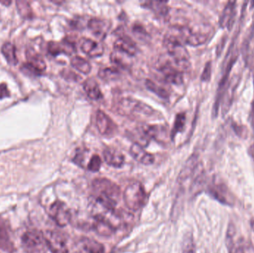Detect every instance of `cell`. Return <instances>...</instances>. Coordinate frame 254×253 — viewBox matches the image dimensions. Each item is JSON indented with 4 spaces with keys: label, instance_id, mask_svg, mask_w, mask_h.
Masks as SVG:
<instances>
[{
    "label": "cell",
    "instance_id": "28",
    "mask_svg": "<svg viewBox=\"0 0 254 253\" xmlns=\"http://www.w3.org/2000/svg\"><path fill=\"white\" fill-rule=\"evenodd\" d=\"M100 78L105 81L117 80L120 76V72L117 68L105 67L100 69L98 72Z\"/></svg>",
    "mask_w": 254,
    "mask_h": 253
},
{
    "label": "cell",
    "instance_id": "5",
    "mask_svg": "<svg viewBox=\"0 0 254 253\" xmlns=\"http://www.w3.org/2000/svg\"><path fill=\"white\" fill-rule=\"evenodd\" d=\"M22 245L26 253H46L44 233L37 229L29 230L22 237Z\"/></svg>",
    "mask_w": 254,
    "mask_h": 253
},
{
    "label": "cell",
    "instance_id": "12",
    "mask_svg": "<svg viewBox=\"0 0 254 253\" xmlns=\"http://www.w3.org/2000/svg\"><path fill=\"white\" fill-rule=\"evenodd\" d=\"M93 229L98 234L104 236H109L115 233L116 227L111 223L110 221L104 215H98L94 217Z\"/></svg>",
    "mask_w": 254,
    "mask_h": 253
},
{
    "label": "cell",
    "instance_id": "35",
    "mask_svg": "<svg viewBox=\"0 0 254 253\" xmlns=\"http://www.w3.org/2000/svg\"><path fill=\"white\" fill-rule=\"evenodd\" d=\"M101 164H102V161H101V158H100V156L97 155H94L91 157V159H90L87 168H88L89 170L91 171V172H97L101 169Z\"/></svg>",
    "mask_w": 254,
    "mask_h": 253
},
{
    "label": "cell",
    "instance_id": "34",
    "mask_svg": "<svg viewBox=\"0 0 254 253\" xmlns=\"http://www.w3.org/2000/svg\"><path fill=\"white\" fill-rule=\"evenodd\" d=\"M18 11L23 17L30 18L32 15V11L29 2L26 1H18L16 2Z\"/></svg>",
    "mask_w": 254,
    "mask_h": 253
},
{
    "label": "cell",
    "instance_id": "36",
    "mask_svg": "<svg viewBox=\"0 0 254 253\" xmlns=\"http://www.w3.org/2000/svg\"><path fill=\"white\" fill-rule=\"evenodd\" d=\"M211 75V63L210 62H208L205 65L203 73L202 75V81H208L210 78Z\"/></svg>",
    "mask_w": 254,
    "mask_h": 253
},
{
    "label": "cell",
    "instance_id": "1",
    "mask_svg": "<svg viewBox=\"0 0 254 253\" xmlns=\"http://www.w3.org/2000/svg\"><path fill=\"white\" fill-rule=\"evenodd\" d=\"M93 194L98 204L111 212H115L120 200V186L105 178L95 179L91 183Z\"/></svg>",
    "mask_w": 254,
    "mask_h": 253
},
{
    "label": "cell",
    "instance_id": "41",
    "mask_svg": "<svg viewBox=\"0 0 254 253\" xmlns=\"http://www.w3.org/2000/svg\"><path fill=\"white\" fill-rule=\"evenodd\" d=\"M251 227L254 232V218L251 220Z\"/></svg>",
    "mask_w": 254,
    "mask_h": 253
},
{
    "label": "cell",
    "instance_id": "39",
    "mask_svg": "<svg viewBox=\"0 0 254 253\" xmlns=\"http://www.w3.org/2000/svg\"><path fill=\"white\" fill-rule=\"evenodd\" d=\"M10 97V92L5 84H0V99Z\"/></svg>",
    "mask_w": 254,
    "mask_h": 253
},
{
    "label": "cell",
    "instance_id": "2",
    "mask_svg": "<svg viewBox=\"0 0 254 253\" xmlns=\"http://www.w3.org/2000/svg\"><path fill=\"white\" fill-rule=\"evenodd\" d=\"M120 115L138 119H149L157 117V112L149 105L130 97L120 99L116 105Z\"/></svg>",
    "mask_w": 254,
    "mask_h": 253
},
{
    "label": "cell",
    "instance_id": "10",
    "mask_svg": "<svg viewBox=\"0 0 254 253\" xmlns=\"http://www.w3.org/2000/svg\"><path fill=\"white\" fill-rule=\"evenodd\" d=\"M159 71L166 83L174 85L182 84L184 81L182 72L179 70L176 66L174 67L170 63L163 64L159 68Z\"/></svg>",
    "mask_w": 254,
    "mask_h": 253
},
{
    "label": "cell",
    "instance_id": "13",
    "mask_svg": "<svg viewBox=\"0 0 254 253\" xmlns=\"http://www.w3.org/2000/svg\"><path fill=\"white\" fill-rule=\"evenodd\" d=\"M48 51L53 56H58L60 54H72L75 52L76 47L73 42L66 39L61 43L50 42L48 43Z\"/></svg>",
    "mask_w": 254,
    "mask_h": 253
},
{
    "label": "cell",
    "instance_id": "21",
    "mask_svg": "<svg viewBox=\"0 0 254 253\" xmlns=\"http://www.w3.org/2000/svg\"><path fill=\"white\" fill-rule=\"evenodd\" d=\"M236 2H229L222 12V16L219 20L221 27L230 28L232 23H234L236 15Z\"/></svg>",
    "mask_w": 254,
    "mask_h": 253
},
{
    "label": "cell",
    "instance_id": "7",
    "mask_svg": "<svg viewBox=\"0 0 254 253\" xmlns=\"http://www.w3.org/2000/svg\"><path fill=\"white\" fill-rule=\"evenodd\" d=\"M47 248L52 253H69L66 240L57 231L47 230L44 233Z\"/></svg>",
    "mask_w": 254,
    "mask_h": 253
},
{
    "label": "cell",
    "instance_id": "15",
    "mask_svg": "<svg viewBox=\"0 0 254 253\" xmlns=\"http://www.w3.org/2000/svg\"><path fill=\"white\" fill-rule=\"evenodd\" d=\"M115 50L125 53L129 56L133 57L137 52V47L135 43L128 36H120L114 43Z\"/></svg>",
    "mask_w": 254,
    "mask_h": 253
},
{
    "label": "cell",
    "instance_id": "38",
    "mask_svg": "<svg viewBox=\"0 0 254 253\" xmlns=\"http://www.w3.org/2000/svg\"><path fill=\"white\" fill-rule=\"evenodd\" d=\"M133 30L136 35H140V37H145L146 35H147V32H146L145 29L141 25H134Z\"/></svg>",
    "mask_w": 254,
    "mask_h": 253
},
{
    "label": "cell",
    "instance_id": "40",
    "mask_svg": "<svg viewBox=\"0 0 254 253\" xmlns=\"http://www.w3.org/2000/svg\"><path fill=\"white\" fill-rule=\"evenodd\" d=\"M248 153H249L250 156L254 158V144L250 147L249 149H248Z\"/></svg>",
    "mask_w": 254,
    "mask_h": 253
},
{
    "label": "cell",
    "instance_id": "29",
    "mask_svg": "<svg viewBox=\"0 0 254 253\" xmlns=\"http://www.w3.org/2000/svg\"><path fill=\"white\" fill-rule=\"evenodd\" d=\"M181 253H196L195 244L192 233H187L184 235L182 240Z\"/></svg>",
    "mask_w": 254,
    "mask_h": 253
},
{
    "label": "cell",
    "instance_id": "11",
    "mask_svg": "<svg viewBox=\"0 0 254 253\" xmlns=\"http://www.w3.org/2000/svg\"><path fill=\"white\" fill-rule=\"evenodd\" d=\"M80 49L90 58L102 56L104 52V45L101 43L89 38H82L80 40Z\"/></svg>",
    "mask_w": 254,
    "mask_h": 253
},
{
    "label": "cell",
    "instance_id": "37",
    "mask_svg": "<svg viewBox=\"0 0 254 253\" xmlns=\"http://www.w3.org/2000/svg\"><path fill=\"white\" fill-rule=\"evenodd\" d=\"M62 76H64V78L67 79V80H72L74 81H77V80H79V76L70 70L62 71Z\"/></svg>",
    "mask_w": 254,
    "mask_h": 253
},
{
    "label": "cell",
    "instance_id": "16",
    "mask_svg": "<svg viewBox=\"0 0 254 253\" xmlns=\"http://www.w3.org/2000/svg\"><path fill=\"white\" fill-rule=\"evenodd\" d=\"M104 161L109 166L115 168H120L124 164V155L116 149L106 148L104 149Z\"/></svg>",
    "mask_w": 254,
    "mask_h": 253
},
{
    "label": "cell",
    "instance_id": "20",
    "mask_svg": "<svg viewBox=\"0 0 254 253\" xmlns=\"http://www.w3.org/2000/svg\"><path fill=\"white\" fill-rule=\"evenodd\" d=\"M83 89L88 97L92 101H99L103 98L99 85L94 79H87L83 83Z\"/></svg>",
    "mask_w": 254,
    "mask_h": 253
},
{
    "label": "cell",
    "instance_id": "14",
    "mask_svg": "<svg viewBox=\"0 0 254 253\" xmlns=\"http://www.w3.org/2000/svg\"><path fill=\"white\" fill-rule=\"evenodd\" d=\"M130 154L137 162L146 166H149L155 162V156L151 153L147 152L144 147L134 143L130 147Z\"/></svg>",
    "mask_w": 254,
    "mask_h": 253
},
{
    "label": "cell",
    "instance_id": "23",
    "mask_svg": "<svg viewBox=\"0 0 254 253\" xmlns=\"http://www.w3.org/2000/svg\"><path fill=\"white\" fill-rule=\"evenodd\" d=\"M80 244L83 250L87 253H104L105 248L100 242L94 240V239L89 238L83 237L80 239Z\"/></svg>",
    "mask_w": 254,
    "mask_h": 253
},
{
    "label": "cell",
    "instance_id": "30",
    "mask_svg": "<svg viewBox=\"0 0 254 253\" xmlns=\"http://www.w3.org/2000/svg\"><path fill=\"white\" fill-rule=\"evenodd\" d=\"M236 227L234 223H230L227 227V234H226L225 238V244L227 247V251L229 253H233L234 248H235V241H234V238H235Z\"/></svg>",
    "mask_w": 254,
    "mask_h": 253
},
{
    "label": "cell",
    "instance_id": "6",
    "mask_svg": "<svg viewBox=\"0 0 254 253\" xmlns=\"http://www.w3.org/2000/svg\"><path fill=\"white\" fill-rule=\"evenodd\" d=\"M48 214L51 219L60 227L67 226L72 220V214L65 203L56 201L50 206Z\"/></svg>",
    "mask_w": 254,
    "mask_h": 253
},
{
    "label": "cell",
    "instance_id": "18",
    "mask_svg": "<svg viewBox=\"0 0 254 253\" xmlns=\"http://www.w3.org/2000/svg\"><path fill=\"white\" fill-rule=\"evenodd\" d=\"M88 27L93 34L102 39L106 35V33L109 30V24L105 20L99 18H91L90 19Z\"/></svg>",
    "mask_w": 254,
    "mask_h": 253
},
{
    "label": "cell",
    "instance_id": "17",
    "mask_svg": "<svg viewBox=\"0 0 254 253\" xmlns=\"http://www.w3.org/2000/svg\"><path fill=\"white\" fill-rule=\"evenodd\" d=\"M26 57H27L28 60L27 63L30 65V67L34 69L39 74L41 75L45 72V69H46V64H45L44 58H42L41 55L37 54L31 48H29L26 52Z\"/></svg>",
    "mask_w": 254,
    "mask_h": 253
},
{
    "label": "cell",
    "instance_id": "8",
    "mask_svg": "<svg viewBox=\"0 0 254 253\" xmlns=\"http://www.w3.org/2000/svg\"><path fill=\"white\" fill-rule=\"evenodd\" d=\"M179 29L184 43L191 46H198L208 41L209 35L205 32L195 31L187 26H179Z\"/></svg>",
    "mask_w": 254,
    "mask_h": 253
},
{
    "label": "cell",
    "instance_id": "25",
    "mask_svg": "<svg viewBox=\"0 0 254 253\" xmlns=\"http://www.w3.org/2000/svg\"><path fill=\"white\" fill-rule=\"evenodd\" d=\"M144 6L152 10V12H155L157 15H161V16H166L169 12L167 2L149 1V2H144Z\"/></svg>",
    "mask_w": 254,
    "mask_h": 253
},
{
    "label": "cell",
    "instance_id": "4",
    "mask_svg": "<svg viewBox=\"0 0 254 253\" xmlns=\"http://www.w3.org/2000/svg\"><path fill=\"white\" fill-rule=\"evenodd\" d=\"M123 197L127 208L136 212L141 209L145 204L147 193L144 186L140 182L134 181L125 188Z\"/></svg>",
    "mask_w": 254,
    "mask_h": 253
},
{
    "label": "cell",
    "instance_id": "32",
    "mask_svg": "<svg viewBox=\"0 0 254 253\" xmlns=\"http://www.w3.org/2000/svg\"><path fill=\"white\" fill-rule=\"evenodd\" d=\"M146 87L148 89V90L153 92L154 94L158 95V97H160L162 99H168L169 98V93L167 91L162 88V86H158V85L155 84L154 82H152L150 80H147L145 82Z\"/></svg>",
    "mask_w": 254,
    "mask_h": 253
},
{
    "label": "cell",
    "instance_id": "33",
    "mask_svg": "<svg viewBox=\"0 0 254 253\" xmlns=\"http://www.w3.org/2000/svg\"><path fill=\"white\" fill-rule=\"evenodd\" d=\"M0 242L2 248L5 250H12V244L9 240L8 233L4 226L3 222L0 221Z\"/></svg>",
    "mask_w": 254,
    "mask_h": 253
},
{
    "label": "cell",
    "instance_id": "19",
    "mask_svg": "<svg viewBox=\"0 0 254 253\" xmlns=\"http://www.w3.org/2000/svg\"><path fill=\"white\" fill-rule=\"evenodd\" d=\"M209 194L215 199L223 204H231L230 199H229L228 192L227 188L223 184H214L209 187Z\"/></svg>",
    "mask_w": 254,
    "mask_h": 253
},
{
    "label": "cell",
    "instance_id": "27",
    "mask_svg": "<svg viewBox=\"0 0 254 253\" xmlns=\"http://www.w3.org/2000/svg\"><path fill=\"white\" fill-rule=\"evenodd\" d=\"M2 52L3 54L8 63L12 65H16L18 63L16 57V48L11 43H6L2 45Z\"/></svg>",
    "mask_w": 254,
    "mask_h": 253
},
{
    "label": "cell",
    "instance_id": "31",
    "mask_svg": "<svg viewBox=\"0 0 254 253\" xmlns=\"http://www.w3.org/2000/svg\"><path fill=\"white\" fill-rule=\"evenodd\" d=\"M186 119H187V118H186L185 113H179L176 115L174 126H173L171 134H170V137H171L173 140L178 133H181V132L184 130V126H185Z\"/></svg>",
    "mask_w": 254,
    "mask_h": 253
},
{
    "label": "cell",
    "instance_id": "22",
    "mask_svg": "<svg viewBox=\"0 0 254 253\" xmlns=\"http://www.w3.org/2000/svg\"><path fill=\"white\" fill-rule=\"evenodd\" d=\"M143 133L147 138L155 139L158 141H163V137H166V129L164 126L152 125L143 128Z\"/></svg>",
    "mask_w": 254,
    "mask_h": 253
},
{
    "label": "cell",
    "instance_id": "9",
    "mask_svg": "<svg viewBox=\"0 0 254 253\" xmlns=\"http://www.w3.org/2000/svg\"><path fill=\"white\" fill-rule=\"evenodd\" d=\"M96 123L100 134L105 137H111L117 131V126L114 121L101 110L97 112Z\"/></svg>",
    "mask_w": 254,
    "mask_h": 253
},
{
    "label": "cell",
    "instance_id": "42",
    "mask_svg": "<svg viewBox=\"0 0 254 253\" xmlns=\"http://www.w3.org/2000/svg\"></svg>",
    "mask_w": 254,
    "mask_h": 253
},
{
    "label": "cell",
    "instance_id": "3",
    "mask_svg": "<svg viewBox=\"0 0 254 253\" xmlns=\"http://www.w3.org/2000/svg\"><path fill=\"white\" fill-rule=\"evenodd\" d=\"M164 45L179 70L183 72L190 69V54L177 37L169 34L165 36Z\"/></svg>",
    "mask_w": 254,
    "mask_h": 253
},
{
    "label": "cell",
    "instance_id": "26",
    "mask_svg": "<svg viewBox=\"0 0 254 253\" xmlns=\"http://www.w3.org/2000/svg\"><path fill=\"white\" fill-rule=\"evenodd\" d=\"M71 64L75 69L84 74H88L91 72V66L88 60L80 56H75L71 60Z\"/></svg>",
    "mask_w": 254,
    "mask_h": 253
},
{
    "label": "cell",
    "instance_id": "24",
    "mask_svg": "<svg viewBox=\"0 0 254 253\" xmlns=\"http://www.w3.org/2000/svg\"><path fill=\"white\" fill-rule=\"evenodd\" d=\"M130 57L125 53L115 50L111 54V61L119 67L127 69L130 65V61L129 60Z\"/></svg>",
    "mask_w": 254,
    "mask_h": 253
}]
</instances>
